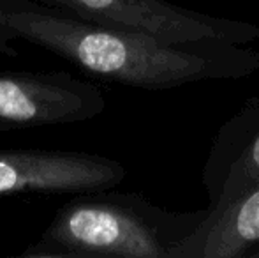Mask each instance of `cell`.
<instances>
[{
    "label": "cell",
    "mask_w": 259,
    "mask_h": 258,
    "mask_svg": "<svg viewBox=\"0 0 259 258\" xmlns=\"http://www.w3.org/2000/svg\"><path fill=\"white\" fill-rule=\"evenodd\" d=\"M0 25L14 41L23 39L90 75L134 89L166 90L259 71V50L252 46L169 43L34 0H0Z\"/></svg>",
    "instance_id": "obj_1"
},
{
    "label": "cell",
    "mask_w": 259,
    "mask_h": 258,
    "mask_svg": "<svg viewBox=\"0 0 259 258\" xmlns=\"http://www.w3.org/2000/svg\"><path fill=\"white\" fill-rule=\"evenodd\" d=\"M178 214L136 193H78L55 212L25 258H171L205 216Z\"/></svg>",
    "instance_id": "obj_2"
},
{
    "label": "cell",
    "mask_w": 259,
    "mask_h": 258,
    "mask_svg": "<svg viewBox=\"0 0 259 258\" xmlns=\"http://www.w3.org/2000/svg\"><path fill=\"white\" fill-rule=\"evenodd\" d=\"M106 27L182 45L249 46L259 39L250 21L210 16L166 0H39Z\"/></svg>",
    "instance_id": "obj_3"
},
{
    "label": "cell",
    "mask_w": 259,
    "mask_h": 258,
    "mask_svg": "<svg viewBox=\"0 0 259 258\" xmlns=\"http://www.w3.org/2000/svg\"><path fill=\"white\" fill-rule=\"evenodd\" d=\"M104 94L67 72H0V128L74 124L99 117Z\"/></svg>",
    "instance_id": "obj_4"
},
{
    "label": "cell",
    "mask_w": 259,
    "mask_h": 258,
    "mask_svg": "<svg viewBox=\"0 0 259 258\" xmlns=\"http://www.w3.org/2000/svg\"><path fill=\"white\" fill-rule=\"evenodd\" d=\"M127 170L111 158L76 151H0V198L11 195H78L113 190Z\"/></svg>",
    "instance_id": "obj_5"
},
{
    "label": "cell",
    "mask_w": 259,
    "mask_h": 258,
    "mask_svg": "<svg viewBox=\"0 0 259 258\" xmlns=\"http://www.w3.org/2000/svg\"><path fill=\"white\" fill-rule=\"evenodd\" d=\"M201 182L208 209H219L259 184V96L221 126L206 156Z\"/></svg>",
    "instance_id": "obj_6"
},
{
    "label": "cell",
    "mask_w": 259,
    "mask_h": 258,
    "mask_svg": "<svg viewBox=\"0 0 259 258\" xmlns=\"http://www.w3.org/2000/svg\"><path fill=\"white\" fill-rule=\"evenodd\" d=\"M259 249V184L219 209L175 246L171 258H249Z\"/></svg>",
    "instance_id": "obj_7"
},
{
    "label": "cell",
    "mask_w": 259,
    "mask_h": 258,
    "mask_svg": "<svg viewBox=\"0 0 259 258\" xmlns=\"http://www.w3.org/2000/svg\"><path fill=\"white\" fill-rule=\"evenodd\" d=\"M14 39L4 30V27L0 25V55H7V57H16L18 52L13 46Z\"/></svg>",
    "instance_id": "obj_8"
},
{
    "label": "cell",
    "mask_w": 259,
    "mask_h": 258,
    "mask_svg": "<svg viewBox=\"0 0 259 258\" xmlns=\"http://www.w3.org/2000/svg\"><path fill=\"white\" fill-rule=\"evenodd\" d=\"M249 258H259V249H256V251H254Z\"/></svg>",
    "instance_id": "obj_9"
},
{
    "label": "cell",
    "mask_w": 259,
    "mask_h": 258,
    "mask_svg": "<svg viewBox=\"0 0 259 258\" xmlns=\"http://www.w3.org/2000/svg\"><path fill=\"white\" fill-rule=\"evenodd\" d=\"M0 133H6V131H4V128H0Z\"/></svg>",
    "instance_id": "obj_10"
}]
</instances>
